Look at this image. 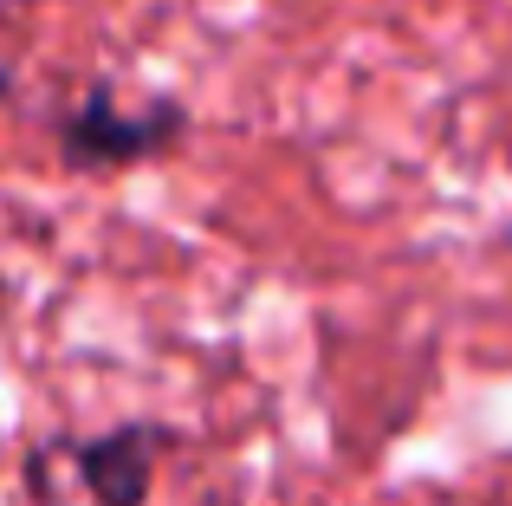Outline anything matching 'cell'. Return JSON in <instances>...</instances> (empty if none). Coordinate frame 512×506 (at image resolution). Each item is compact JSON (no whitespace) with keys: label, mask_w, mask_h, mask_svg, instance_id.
Here are the masks:
<instances>
[{"label":"cell","mask_w":512,"mask_h":506,"mask_svg":"<svg viewBox=\"0 0 512 506\" xmlns=\"http://www.w3.org/2000/svg\"><path fill=\"white\" fill-rule=\"evenodd\" d=\"M182 130H188L182 104L124 111L111 91H91V98L65 117L59 143H65V163H72V169H124V163H143V156L182 143Z\"/></svg>","instance_id":"6da1fadb"},{"label":"cell","mask_w":512,"mask_h":506,"mask_svg":"<svg viewBox=\"0 0 512 506\" xmlns=\"http://www.w3.org/2000/svg\"><path fill=\"white\" fill-rule=\"evenodd\" d=\"M156 448H163V429H150V422L111 429L78 448V481L91 487L98 506H143L150 474H156Z\"/></svg>","instance_id":"7a4b0ae2"},{"label":"cell","mask_w":512,"mask_h":506,"mask_svg":"<svg viewBox=\"0 0 512 506\" xmlns=\"http://www.w3.org/2000/svg\"><path fill=\"white\" fill-rule=\"evenodd\" d=\"M7 91H13V72H7V59H0V104H7Z\"/></svg>","instance_id":"3957f363"}]
</instances>
